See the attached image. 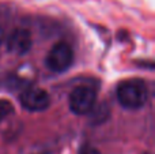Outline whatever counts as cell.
Listing matches in <instances>:
<instances>
[{
  "label": "cell",
  "mask_w": 155,
  "mask_h": 154,
  "mask_svg": "<svg viewBox=\"0 0 155 154\" xmlns=\"http://www.w3.org/2000/svg\"><path fill=\"white\" fill-rule=\"evenodd\" d=\"M97 93L94 89L87 86H79L74 89L68 98L70 109L75 115H87L95 106Z\"/></svg>",
  "instance_id": "cell-3"
},
{
  "label": "cell",
  "mask_w": 155,
  "mask_h": 154,
  "mask_svg": "<svg viewBox=\"0 0 155 154\" xmlns=\"http://www.w3.org/2000/svg\"><path fill=\"white\" fill-rule=\"evenodd\" d=\"M105 111H107V108H106V105H99L97 109H93L91 112H94V122L95 123H102V122H105V119L106 117H104L102 116V112H105ZM90 112V113H91Z\"/></svg>",
  "instance_id": "cell-7"
},
{
  "label": "cell",
  "mask_w": 155,
  "mask_h": 154,
  "mask_svg": "<svg viewBox=\"0 0 155 154\" xmlns=\"http://www.w3.org/2000/svg\"><path fill=\"white\" fill-rule=\"evenodd\" d=\"M117 100L125 109H140L148 100V89L142 79H125L117 86Z\"/></svg>",
  "instance_id": "cell-1"
},
{
  "label": "cell",
  "mask_w": 155,
  "mask_h": 154,
  "mask_svg": "<svg viewBox=\"0 0 155 154\" xmlns=\"http://www.w3.org/2000/svg\"><path fill=\"white\" fill-rule=\"evenodd\" d=\"M19 102L22 108L29 112H42L49 106L51 98L45 90L33 87L22 93L19 97Z\"/></svg>",
  "instance_id": "cell-4"
},
{
  "label": "cell",
  "mask_w": 155,
  "mask_h": 154,
  "mask_svg": "<svg viewBox=\"0 0 155 154\" xmlns=\"http://www.w3.org/2000/svg\"><path fill=\"white\" fill-rule=\"evenodd\" d=\"M3 37H4V33H3V29L0 27V45H2V42H3Z\"/></svg>",
  "instance_id": "cell-9"
},
{
  "label": "cell",
  "mask_w": 155,
  "mask_h": 154,
  "mask_svg": "<svg viewBox=\"0 0 155 154\" xmlns=\"http://www.w3.org/2000/svg\"><path fill=\"white\" fill-rule=\"evenodd\" d=\"M74 62L72 48L67 42H57L52 46L45 59V65L53 72H63L68 70Z\"/></svg>",
  "instance_id": "cell-2"
},
{
  "label": "cell",
  "mask_w": 155,
  "mask_h": 154,
  "mask_svg": "<svg viewBox=\"0 0 155 154\" xmlns=\"http://www.w3.org/2000/svg\"><path fill=\"white\" fill-rule=\"evenodd\" d=\"M33 45V38L29 30L16 29L7 38V51L12 55H25L30 51Z\"/></svg>",
  "instance_id": "cell-5"
},
{
  "label": "cell",
  "mask_w": 155,
  "mask_h": 154,
  "mask_svg": "<svg viewBox=\"0 0 155 154\" xmlns=\"http://www.w3.org/2000/svg\"><path fill=\"white\" fill-rule=\"evenodd\" d=\"M79 154H101V153L93 146H83L82 149H80Z\"/></svg>",
  "instance_id": "cell-8"
},
{
  "label": "cell",
  "mask_w": 155,
  "mask_h": 154,
  "mask_svg": "<svg viewBox=\"0 0 155 154\" xmlns=\"http://www.w3.org/2000/svg\"><path fill=\"white\" fill-rule=\"evenodd\" d=\"M14 112V105L8 100H0V122Z\"/></svg>",
  "instance_id": "cell-6"
}]
</instances>
